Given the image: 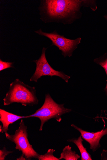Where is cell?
<instances>
[{"instance_id":"obj_1","label":"cell","mask_w":107,"mask_h":160,"mask_svg":"<svg viewBox=\"0 0 107 160\" xmlns=\"http://www.w3.org/2000/svg\"><path fill=\"white\" fill-rule=\"evenodd\" d=\"M95 11L96 2L90 0H41L38 9L40 19L45 23H61L70 24L82 16V7Z\"/></svg>"},{"instance_id":"obj_2","label":"cell","mask_w":107,"mask_h":160,"mask_svg":"<svg viewBox=\"0 0 107 160\" xmlns=\"http://www.w3.org/2000/svg\"><path fill=\"white\" fill-rule=\"evenodd\" d=\"M39 102L35 87L26 84L19 79L10 83L9 90L3 99L5 106L14 103H20L25 107L34 106L38 105Z\"/></svg>"},{"instance_id":"obj_3","label":"cell","mask_w":107,"mask_h":160,"mask_svg":"<svg viewBox=\"0 0 107 160\" xmlns=\"http://www.w3.org/2000/svg\"><path fill=\"white\" fill-rule=\"evenodd\" d=\"M64 105L57 103L49 93L46 94L42 106L35 113L26 116L27 118H38L41 122L39 130L41 131L45 122L52 119H55L57 122H60L62 120V116L63 115L72 111L71 109L65 108Z\"/></svg>"},{"instance_id":"obj_4","label":"cell","mask_w":107,"mask_h":160,"mask_svg":"<svg viewBox=\"0 0 107 160\" xmlns=\"http://www.w3.org/2000/svg\"><path fill=\"white\" fill-rule=\"evenodd\" d=\"M5 134L7 139L16 144L15 148L21 151L22 155L26 160H31L33 158L38 159L40 154L34 150L29 142L27 127L23 120H21L19 128L13 135H10L8 133Z\"/></svg>"},{"instance_id":"obj_5","label":"cell","mask_w":107,"mask_h":160,"mask_svg":"<svg viewBox=\"0 0 107 160\" xmlns=\"http://www.w3.org/2000/svg\"><path fill=\"white\" fill-rule=\"evenodd\" d=\"M38 35L44 36L49 39L52 42L51 46H55L62 52L64 57L72 56L74 51L78 48L81 42L82 38H78L75 39H71L61 35L57 33L56 30L50 33L43 32L41 28L35 31Z\"/></svg>"},{"instance_id":"obj_6","label":"cell","mask_w":107,"mask_h":160,"mask_svg":"<svg viewBox=\"0 0 107 160\" xmlns=\"http://www.w3.org/2000/svg\"><path fill=\"white\" fill-rule=\"evenodd\" d=\"M47 49V48H43L39 59L33 61L36 64V67L35 73L30 79V81L37 82L38 80L42 76H57L68 83L71 77L66 75L63 72L55 70L48 63L45 56Z\"/></svg>"},{"instance_id":"obj_7","label":"cell","mask_w":107,"mask_h":160,"mask_svg":"<svg viewBox=\"0 0 107 160\" xmlns=\"http://www.w3.org/2000/svg\"><path fill=\"white\" fill-rule=\"evenodd\" d=\"M71 126L78 130L81 133L83 138L88 142L90 145V149L93 152L98 150L101 147L100 141L104 135H107V128H104L100 131L96 132H90L83 130L73 124Z\"/></svg>"},{"instance_id":"obj_8","label":"cell","mask_w":107,"mask_h":160,"mask_svg":"<svg viewBox=\"0 0 107 160\" xmlns=\"http://www.w3.org/2000/svg\"><path fill=\"white\" fill-rule=\"evenodd\" d=\"M24 118H27L26 116H20L7 112L3 109H0V121L3 126H0V132L8 133V127L17 121Z\"/></svg>"},{"instance_id":"obj_9","label":"cell","mask_w":107,"mask_h":160,"mask_svg":"<svg viewBox=\"0 0 107 160\" xmlns=\"http://www.w3.org/2000/svg\"><path fill=\"white\" fill-rule=\"evenodd\" d=\"M83 141L81 135L77 139L74 138L67 140L69 142L74 143L78 147L81 153V160H92L90 155L87 152L86 148L83 146Z\"/></svg>"},{"instance_id":"obj_10","label":"cell","mask_w":107,"mask_h":160,"mask_svg":"<svg viewBox=\"0 0 107 160\" xmlns=\"http://www.w3.org/2000/svg\"><path fill=\"white\" fill-rule=\"evenodd\" d=\"M80 157L75 152L72 150V148L69 145H68L64 148L59 158L60 160L64 159L66 160H78Z\"/></svg>"},{"instance_id":"obj_11","label":"cell","mask_w":107,"mask_h":160,"mask_svg":"<svg viewBox=\"0 0 107 160\" xmlns=\"http://www.w3.org/2000/svg\"><path fill=\"white\" fill-rule=\"evenodd\" d=\"M94 62L101 66L104 69L107 76V82L104 89V91L107 96V53L96 58L94 60Z\"/></svg>"},{"instance_id":"obj_12","label":"cell","mask_w":107,"mask_h":160,"mask_svg":"<svg viewBox=\"0 0 107 160\" xmlns=\"http://www.w3.org/2000/svg\"><path fill=\"white\" fill-rule=\"evenodd\" d=\"M56 150L53 149H49L46 153L43 155H40L38 159L39 160H60L53 155Z\"/></svg>"},{"instance_id":"obj_13","label":"cell","mask_w":107,"mask_h":160,"mask_svg":"<svg viewBox=\"0 0 107 160\" xmlns=\"http://www.w3.org/2000/svg\"><path fill=\"white\" fill-rule=\"evenodd\" d=\"M13 62H4L1 59H0V71L10 68H14Z\"/></svg>"},{"instance_id":"obj_14","label":"cell","mask_w":107,"mask_h":160,"mask_svg":"<svg viewBox=\"0 0 107 160\" xmlns=\"http://www.w3.org/2000/svg\"><path fill=\"white\" fill-rule=\"evenodd\" d=\"M13 152L8 151L5 147H4L2 149L0 150V160H5L8 155Z\"/></svg>"},{"instance_id":"obj_15","label":"cell","mask_w":107,"mask_h":160,"mask_svg":"<svg viewBox=\"0 0 107 160\" xmlns=\"http://www.w3.org/2000/svg\"><path fill=\"white\" fill-rule=\"evenodd\" d=\"M101 160H107V150H103L101 154Z\"/></svg>"},{"instance_id":"obj_16","label":"cell","mask_w":107,"mask_h":160,"mask_svg":"<svg viewBox=\"0 0 107 160\" xmlns=\"http://www.w3.org/2000/svg\"><path fill=\"white\" fill-rule=\"evenodd\" d=\"M17 160H26L25 157L22 155L19 158H17Z\"/></svg>"},{"instance_id":"obj_17","label":"cell","mask_w":107,"mask_h":160,"mask_svg":"<svg viewBox=\"0 0 107 160\" xmlns=\"http://www.w3.org/2000/svg\"><path fill=\"white\" fill-rule=\"evenodd\" d=\"M105 19L107 21V14H106L104 17Z\"/></svg>"}]
</instances>
